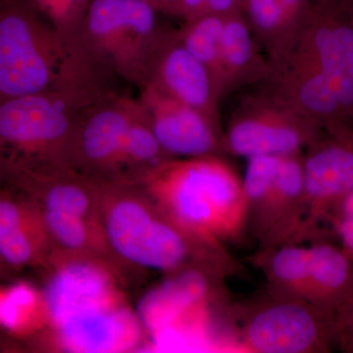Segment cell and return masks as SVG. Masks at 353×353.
Wrapping results in <instances>:
<instances>
[{"label":"cell","instance_id":"cell-4","mask_svg":"<svg viewBox=\"0 0 353 353\" xmlns=\"http://www.w3.org/2000/svg\"><path fill=\"white\" fill-rule=\"evenodd\" d=\"M159 11L150 0H92L81 43L105 82L118 78L141 87L153 50L163 34Z\"/></svg>","mask_w":353,"mask_h":353},{"label":"cell","instance_id":"cell-2","mask_svg":"<svg viewBox=\"0 0 353 353\" xmlns=\"http://www.w3.org/2000/svg\"><path fill=\"white\" fill-rule=\"evenodd\" d=\"M145 176L174 221L199 240L225 248L248 232L243 181L222 157L170 158Z\"/></svg>","mask_w":353,"mask_h":353},{"label":"cell","instance_id":"cell-15","mask_svg":"<svg viewBox=\"0 0 353 353\" xmlns=\"http://www.w3.org/2000/svg\"><path fill=\"white\" fill-rule=\"evenodd\" d=\"M311 0H243V14L271 65L289 52Z\"/></svg>","mask_w":353,"mask_h":353},{"label":"cell","instance_id":"cell-26","mask_svg":"<svg viewBox=\"0 0 353 353\" xmlns=\"http://www.w3.org/2000/svg\"><path fill=\"white\" fill-rule=\"evenodd\" d=\"M44 217L48 230L62 245L79 248L85 243L87 230L82 218L50 209H46Z\"/></svg>","mask_w":353,"mask_h":353},{"label":"cell","instance_id":"cell-18","mask_svg":"<svg viewBox=\"0 0 353 353\" xmlns=\"http://www.w3.org/2000/svg\"><path fill=\"white\" fill-rule=\"evenodd\" d=\"M221 54L224 97L245 85H259L270 74V62L260 50L243 13L225 18Z\"/></svg>","mask_w":353,"mask_h":353},{"label":"cell","instance_id":"cell-21","mask_svg":"<svg viewBox=\"0 0 353 353\" xmlns=\"http://www.w3.org/2000/svg\"><path fill=\"white\" fill-rule=\"evenodd\" d=\"M29 1L59 36L69 54L77 59H87L81 43V34L92 0Z\"/></svg>","mask_w":353,"mask_h":353},{"label":"cell","instance_id":"cell-25","mask_svg":"<svg viewBox=\"0 0 353 353\" xmlns=\"http://www.w3.org/2000/svg\"><path fill=\"white\" fill-rule=\"evenodd\" d=\"M324 222L328 223L339 245L353 261V190L332 206Z\"/></svg>","mask_w":353,"mask_h":353},{"label":"cell","instance_id":"cell-16","mask_svg":"<svg viewBox=\"0 0 353 353\" xmlns=\"http://www.w3.org/2000/svg\"><path fill=\"white\" fill-rule=\"evenodd\" d=\"M308 250L307 301L336 315L353 299V261L325 236Z\"/></svg>","mask_w":353,"mask_h":353},{"label":"cell","instance_id":"cell-31","mask_svg":"<svg viewBox=\"0 0 353 353\" xmlns=\"http://www.w3.org/2000/svg\"><path fill=\"white\" fill-rule=\"evenodd\" d=\"M345 4H347L348 11H350V17H352L353 24V0H345Z\"/></svg>","mask_w":353,"mask_h":353},{"label":"cell","instance_id":"cell-22","mask_svg":"<svg viewBox=\"0 0 353 353\" xmlns=\"http://www.w3.org/2000/svg\"><path fill=\"white\" fill-rule=\"evenodd\" d=\"M170 158L158 143L145 109L139 101L125 134L120 166L127 165L145 175Z\"/></svg>","mask_w":353,"mask_h":353},{"label":"cell","instance_id":"cell-12","mask_svg":"<svg viewBox=\"0 0 353 353\" xmlns=\"http://www.w3.org/2000/svg\"><path fill=\"white\" fill-rule=\"evenodd\" d=\"M152 85L172 99L196 109L222 128L221 99L212 77L185 48L176 30L165 28L146 67L141 85Z\"/></svg>","mask_w":353,"mask_h":353},{"label":"cell","instance_id":"cell-32","mask_svg":"<svg viewBox=\"0 0 353 353\" xmlns=\"http://www.w3.org/2000/svg\"><path fill=\"white\" fill-rule=\"evenodd\" d=\"M0 168H1V157H0Z\"/></svg>","mask_w":353,"mask_h":353},{"label":"cell","instance_id":"cell-7","mask_svg":"<svg viewBox=\"0 0 353 353\" xmlns=\"http://www.w3.org/2000/svg\"><path fill=\"white\" fill-rule=\"evenodd\" d=\"M336 315L303 299L269 294L246 313L243 350L256 353H326L336 348Z\"/></svg>","mask_w":353,"mask_h":353},{"label":"cell","instance_id":"cell-24","mask_svg":"<svg viewBox=\"0 0 353 353\" xmlns=\"http://www.w3.org/2000/svg\"><path fill=\"white\" fill-rule=\"evenodd\" d=\"M46 209L82 218L88 208V197L78 183L59 181L53 183L46 196Z\"/></svg>","mask_w":353,"mask_h":353},{"label":"cell","instance_id":"cell-5","mask_svg":"<svg viewBox=\"0 0 353 353\" xmlns=\"http://www.w3.org/2000/svg\"><path fill=\"white\" fill-rule=\"evenodd\" d=\"M75 58L29 0H0V101L48 90Z\"/></svg>","mask_w":353,"mask_h":353},{"label":"cell","instance_id":"cell-28","mask_svg":"<svg viewBox=\"0 0 353 353\" xmlns=\"http://www.w3.org/2000/svg\"><path fill=\"white\" fill-rule=\"evenodd\" d=\"M243 0H205L201 15L212 14L229 17L243 13Z\"/></svg>","mask_w":353,"mask_h":353},{"label":"cell","instance_id":"cell-6","mask_svg":"<svg viewBox=\"0 0 353 353\" xmlns=\"http://www.w3.org/2000/svg\"><path fill=\"white\" fill-rule=\"evenodd\" d=\"M241 181L248 204V230L259 241L257 253L303 240V152L250 158Z\"/></svg>","mask_w":353,"mask_h":353},{"label":"cell","instance_id":"cell-30","mask_svg":"<svg viewBox=\"0 0 353 353\" xmlns=\"http://www.w3.org/2000/svg\"><path fill=\"white\" fill-rule=\"evenodd\" d=\"M162 14L176 17L181 0H150Z\"/></svg>","mask_w":353,"mask_h":353},{"label":"cell","instance_id":"cell-27","mask_svg":"<svg viewBox=\"0 0 353 353\" xmlns=\"http://www.w3.org/2000/svg\"><path fill=\"white\" fill-rule=\"evenodd\" d=\"M336 348L353 353V299L336 314Z\"/></svg>","mask_w":353,"mask_h":353},{"label":"cell","instance_id":"cell-13","mask_svg":"<svg viewBox=\"0 0 353 353\" xmlns=\"http://www.w3.org/2000/svg\"><path fill=\"white\" fill-rule=\"evenodd\" d=\"M139 101L162 150L171 158L223 157L224 130L208 116L152 85L139 88Z\"/></svg>","mask_w":353,"mask_h":353},{"label":"cell","instance_id":"cell-8","mask_svg":"<svg viewBox=\"0 0 353 353\" xmlns=\"http://www.w3.org/2000/svg\"><path fill=\"white\" fill-rule=\"evenodd\" d=\"M322 127L265 90L243 95L224 130L225 152L250 158L303 153Z\"/></svg>","mask_w":353,"mask_h":353},{"label":"cell","instance_id":"cell-19","mask_svg":"<svg viewBox=\"0 0 353 353\" xmlns=\"http://www.w3.org/2000/svg\"><path fill=\"white\" fill-rule=\"evenodd\" d=\"M255 261L266 275L269 294L307 301L308 246L285 243L256 253Z\"/></svg>","mask_w":353,"mask_h":353},{"label":"cell","instance_id":"cell-20","mask_svg":"<svg viewBox=\"0 0 353 353\" xmlns=\"http://www.w3.org/2000/svg\"><path fill=\"white\" fill-rule=\"evenodd\" d=\"M225 18L212 14H204L183 21L182 27L176 30L179 38L185 48L208 70L221 99L224 97L221 44Z\"/></svg>","mask_w":353,"mask_h":353},{"label":"cell","instance_id":"cell-14","mask_svg":"<svg viewBox=\"0 0 353 353\" xmlns=\"http://www.w3.org/2000/svg\"><path fill=\"white\" fill-rule=\"evenodd\" d=\"M62 343L79 352H109L131 347L139 339L134 316L114 304L67 318L57 325Z\"/></svg>","mask_w":353,"mask_h":353},{"label":"cell","instance_id":"cell-1","mask_svg":"<svg viewBox=\"0 0 353 353\" xmlns=\"http://www.w3.org/2000/svg\"><path fill=\"white\" fill-rule=\"evenodd\" d=\"M260 88L318 126H352L353 24L345 0H311L289 52Z\"/></svg>","mask_w":353,"mask_h":353},{"label":"cell","instance_id":"cell-9","mask_svg":"<svg viewBox=\"0 0 353 353\" xmlns=\"http://www.w3.org/2000/svg\"><path fill=\"white\" fill-rule=\"evenodd\" d=\"M304 239L319 238L332 206L353 190V126L321 128L303 152Z\"/></svg>","mask_w":353,"mask_h":353},{"label":"cell","instance_id":"cell-11","mask_svg":"<svg viewBox=\"0 0 353 353\" xmlns=\"http://www.w3.org/2000/svg\"><path fill=\"white\" fill-rule=\"evenodd\" d=\"M138 97L110 90L81 110L70 141L67 162L99 171L117 170L125 134Z\"/></svg>","mask_w":353,"mask_h":353},{"label":"cell","instance_id":"cell-29","mask_svg":"<svg viewBox=\"0 0 353 353\" xmlns=\"http://www.w3.org/2000/svg\"><path fill=\"white\" fill-rule=\"evenodd\" d=\"M205 0H181L176 17L183 21L201 15Z\"/></svg>","mask_w":353,"mask_h":353},{"label":"cell","instance_id":"cell-10","mask_svg":"<svg viewBox=\"0 0 353 353\" xmlns=\"http://www.w3.org/2000/svg\"><path fill=\"white\" fill-rule=\"evenodd\" d=\"M108 234L118 253L148 268L172 271L190 256L183 234L137 201H121L111 209Z\"/></svg>","mask_w":353,"mask_h":353},{"label":"cell","instance_id":"cell-17","mask_svg":"<svg viewBox=\"0 0 353 353\" xmlns=\"http://www.w3.org/2000/svg\"><path fill=\"white\" fill-rule=\"evenodd\" d=\"M105 273L88 264H75L57 274L46 290V307L54 324L85 309L112 303Z\"/></svg>","mask_w":353,"mask_h":353},{"label":"cell","instance_id":"cell-3","mask_svg":"<svg viewBox=\"0 0 353 353\" xmlns=\"http://www.w3.org/2000/svg\"><path fill=\"white\" fill-rule=\"evenodd\" d=\"M108 90L95 77L63 75L48 90L0 101V155L66 163L79 113Z\"/></svg>","mask_w":353,"mask_h":353},{"label":"cell","instance_id":"cell-23","mask_svg":"<svg viewBox=\"0 0 353 353\" xmlns=\"http://www.w3.org/2000/svg\"><path fill=\"white\" fill-rule=\"evenodd\" d=\"M36 253L24 209L0 196V256L12 266L30 263Z\"/></svg>","mask_w":353,"mask_h":353}]
</instances>
